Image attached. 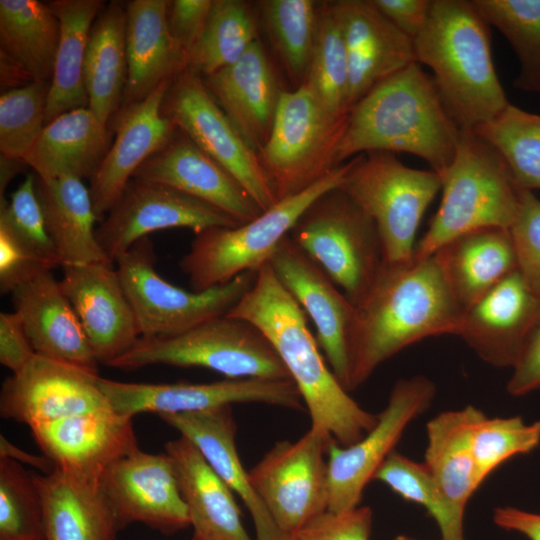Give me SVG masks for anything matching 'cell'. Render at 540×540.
I'll return each instance as SVG.
<instances>
[{
	"label": "cell",
	"mask_w": 540,
	"mask_h": 540,
	"mask_svg": "<svg viewBox=\"0 0 540 540\" xmlns=\"http://www.w3.org/2000/svg\"><path fill=\"white\" fill-rule=\"evenodd\" d=\"M182 499L193 540H252L246 531L234 493L200 451L180 436L165 445Z\"/></svg>",
	"instance_id": "f546056e"
},
{
	"label": "cell",
	"mask_w": 540,
	"mask_h": 540,
	"mask_svg": "<svg viewBox=\"0 0 540 540\" xmlns=\"http://www.w3.org/2000/svg\"><path fill=\"white\" fill-rule=\"evenodd\" d=\"M25 166H27V164L24 161L4 156L0 157V198L3 197V192L8 183L23 170Z\"/></svg>",
	"instance_id": "91938a15"
},
{
	"label": "cell",
	"mask_w": 540,
	"mask_h": 540,
	"mask_svg": "<svg viewBox=\"0 0 540 540\" xmlns=\"http://www.w3.org/2000/svg\"><path fill=\"white\" fill-rule=\"evenodd\" d=\"M472 130L501 155L518 188L540 189V115L509 103Z\"/></svg>",
	"instance_id": "ab89813d"
},
{
	"label": "cell",
	"mask_w": 540,
	"mask_h": 540,
	"mask_svg": "<svg viewBox=\"0 0 540 540\" xmlns=\"http://www.w3.org/2000/svg\"><path fill=\"white\" fill-rule=\"evenodd\" d=\"M11 294L36 354L98 374L99 362L52 271L37 275Z\"/></svg>",
	"instance_id": "484cf974"
},
{
	"label": "cell",
	"mask_w": 540,
	"mask_h": 540,
	"mask_svg": "<svg viewBox=\"0 0 540 540\" xmlns=\"http://www.w3.org/2000/svg\"><path fill=\"white\" fill-rule=\"evenodd\" d=\"M47 271L52 270L24 249L7 230L0 228L2 294L12 293L20 285Z\"/></svg>",
	"instance_id": "816d5d0a"
},
{
	"label": "cell",
	"mask_w": 540,
	"mask_h": 540,
	"mask_svg": "<svg viewBox=\"0 0 540 540\" xmlns=\"http://www.w3.org/2000/svg\"><path fill=\"white\" fill-rule=\"evenodd\" d=\"M226 315L249 321L268 338L302 397L311 427L347 447L376 424L377 414L362 408L325 364L304 310L268 263L256 272L251 289Z\"/></svg>",
	"instance_id": "7a4b0ae2"
},
{
	"label": "cell",
	"mask_w": 540,
	"mask_h": 540,
	"mask_svg": "<svg viewBox=\"0 0 540 540\" xmlns=\"http://www.w3.org/2000/svg\"><path fill=\"white\" fill-rule=\"evenodd\" d=\"M114 263L141 337L174 335L226 315L251 289L256 278V272L247 271L205 291H186L158 274L155 249L149 237L137 241Z\"/></svg>",
	"instance_id": "8fae6325"
},
{
	"label": "cell",
	"mask_w": 540,
	"mask_h": 540,
	"mask_svg": "<svg viewBox=\"0 0 540 540\" xmlns=\"http://www.w3.org/2000/svg\"><path fill=\"white\" fill-rule=\"evenodd\" d=\"M191 540H193V539H191Z\"/></svg>",
	"instance_id": "6125c7cd"
},
{
	"label": "cell",
	"mask_w": 540,
	"mask_h": 540,
	"mask_svg": "<svg viewBox=\"0 0 540 540\" xmlns=\"http://www.w3.org/2000/svg\"><path fill=\"white\" fill-rule=\"evenodd\" d=\"M460 128L432 76L412 63L372 88L349 111L336 165L372 151L406 152L442 173L452 162Z\"/></svg>",
	"instance_id": "3957f363"
},
{
	"label": "cell",
	"mask_w": 540,
	"mask_h": 540,
	"mask_svg": "<svg viewBox=\"0 0 540 540\" xmlns=\"http://www.w3.org/2000/svg\"><path fill=\"white\" fill-rule=\"evenodd\" d=\"M331 5L347 54L351 109L380 82L417 63L414 42L371 0H341Z\"/></svg>",
	"instance_id": "cb8c5ba5"
},
{
	"label": "cell",
	"mask_w": 540,
	"mask_h": 540,
	"mask_svg": "<svg viewBox=\"0 0 540 540\" xmlns=\"http://www.w3.org/2000/svg\"><path fill=\"white\" fill-rule=\"evenodd\" d=\"M355 307L348 392L404 348L431 336L457 335L464 313L435 253L414 255L408 262L384 261Z\"/></svg>",
	"instance_id": "6da1fadb"
},
{
	"label": "cell",
	"mask_w": 540,
	"mask_h": 540,
	"mask_svg": "<svg viewBox=\"0 0 540 540\" xmlns=\"http://www.w3.org/2000/svg\"><path fill=\"white\" fill-rule=\"evenodd\" d=\"M43 506L45 540H117L114 515L98 486L54 470L35 475Z\"/></svg>",
	"instance_id": "836d02e7"
},
{
	"label": "cell",
	"mask_w": 540,
	"mask_h": 540,
	"mask_svg": "<svg viewBox=\"0 0 540 540\" xmlns=\"http://www.w3.org/2000/svg\"><path fill=\"white\" fill-rule=\"evenodd\" d=\"M438 175L441 203L415 247V256L432 255L469 231L511 227L522 190L501 155L473 130H460L454 158Z\"/></svg>",
	"instance_id": "5b68a950"
},
{
	"label": "cell",
	"mask_w": 540,
	"mask_h": 540,
	"mask_svg": "<svg viewBox=\"0 0 540 540\" xmlns=\"http://www.w3.org/2000/svg\"><path fill=\"white\" fill-rule=\"evenodd\" d=\"M540 322V297L518 270L465 309L457 333L486 363L513 367Z\"/></svg>",
	"instance_id": "7402d4cb"
},
{
	"label": "cell",
	"mask_w": 540,
	"mask_h": 540,
	"mask_svg": "<svg viewBox=\"0 0 540 540\" xmlns=\"http://www.w3.org/2000/svg\"><path fill=\"white\" fill-rule=\"evenodd\" d=\"M50 85L34 81L1 93V156L25 160L45 127Z\"/></svg>",
	"instance_id": "f6af8a7d"
},
{
	"label": "cell",
	"mask_w": 540,
	"mask_h": 540,
	"mask_svg": "<svg viewBox=\"0 0 540 540\" xmlns=\"http://www.w3.org/2000/svg\"><path fill=\"white\" fill-rule=\"evenodd\" d=\"M36 191L62 267L114 264L97 240L95 222L98 217L82 179L61 176L45 180L36 176Z\"/></svg>",
	"instance_id": "1f68e13d"
},
{
	"label": "cell",
	"mask_w": 540,
	"mask_h": 540,
	"mask_svg": "<svg viewBox=\"0 0 540 540\" xmlns=\"http://www.w3.org/2000/svg\"><path fill=\"white\" fill-rule=\"evenodd\" d=\"M93 374L39 354L2 384L0 414L30 428L111 408Z\"/></svg>",
	"instance_id": "d6986e66"
},
{
	"label": "cell",
	"mask_w": 540,
	"mask_h": 540,
	"mask_svg": "<svg viewBox=\"0 0 540 540\" xmlns=\"http://www.w3.org/2000/svg\"><path fill=\"white\" fill-rule=\"evenodd\" d=\"M373 480L385 484L404 500L425 508L436 522L441 540H465V510L446 496L423 462L395 450L379 467Z\"/></svg>",
	"instance_id": "b9f144b4"
},
{
	"label": "cell",
	"mask_w": 540,
	"mask_h": 540,
	"mask_svg": "<svg viewBox=\"0 0 540 540\" xmlns=\"http://www.w3.org/2000/svg\"><path fill=\"white\" fill-rule=\"evenodd\" d=\"M203 80L230 122L258 154L269 138L282 92L262 44L255 41L235 63Z\"/></svg>",
	"instance_id": "4316f807"
},
{
	"label": "cell",
	"mask_w": 540,
	"mask_h": 540,
	"mask_svg": "<svg viewBox=\"0 0 540 540\" xmlns=\"http://www.w3.org/2000/svg\"><path fill=\"white\" fill-rule=\"evenodd\" d=\"M540 444V421L527 423L520 416L485 414L477 421L472 439L473 457L480 485L504 462L528 454Z\"/></svg>",
	"instance_id": "7dc6e473"
},
{
	"label": "cell",
	"mask_w": 540,
	"mask_h": 540,
	"mask_svg": "<svg viewBox=\"0 0 540 540\" xmlns=\"http://www.w3.org/2000/svg\"><path fill=\"white\" fill-rule=\"evenodd\" d=\"M302 84L332 116L342 118L349 114L347 54L331 3L320 6L314 46Z\"/></svg>",
	"instance_id": "60d3db41"
},
{
	"label": "cell",
	"mask_w": 540,
	"mask_h": 540,
	"mask_svg": "<svg viewBox=\"0 0 540 540\" xmlns=\"http://www.w3.org/2000/svg\"><path fill=\"white\" fill-rule=\"evenodd\" d=\"M163 114L225 168L264 212L279 200L251 149L211 96L201 75L187 68L169 86Z\"/></svg>",
	"instance_id": "4fadbf2b"
},
{
	"label": "cell",
	"mask_w": 540,
	"mask_h": 540,
	"mask_svg": "<svg viewBox=\"0 0 540 540\" xmlns=\"http://www.w3.org/2000/svg\"><path fill=\"white\" fill-rule=\"evenodd\" d=\"M43 455L54 470L98 486L103 473L139 447L132 417L101 409L30 428Z\"/></svg>",
	"instance_id": "ffe728a7"
},
{
	"label": "cell",
	"mask_w": 540,
	"mask_h": 540,
	"mask_svg": "<svg viewBox=\"0 0 540 540\" xmlns=\"http://www.w3.org/2000/svg\"><path fill=\"white\" fill-rule=\"evenodd\" d=\"M434 253L464 311L517 270L513 240L506 228L486 227L466 232Z\"/></svg>",
	"instance_id": "d6a6232c"
},
{
	"label": "cell",
	"mask_w": 540,
	"mask_h": 540,
	"mask_svg": "<svg viewBox=\"0 0 540 540\" xmlns=\"http://www.w3.org/2000/svg\"><path fill=\"white\" fill-rule=\"evenodd\" d=\"M394 540H417V539L407 536V535H398L394 538Z\"/></svg>",
	"instance_id": "94428289"
},
{
	"label": "cell",
	"mask_w": 540,
	"mask_h": 540,
	"mask_svg": "<svg viewBox=\"0 0 540 540\" xmlns=\"http://www.w3.org/2000/svg\"><path fill=\"white\" fill-rule=\"evenodd\" d=\"M436 394L435 384L417 375L398 380L376 424L356 443L328 447V511L343 512L359 506L367 484L395 451L407 426L424 413Z\"/></svg>",
	"instance_id": "5bb4252c"
},
{
	"label": "cell",
	"mask_w": 540,
	"mask_h": 540,
	"mask_svg": "<svg viewBox=\"0 0 540 540\" xmlns=\"http://www.w3.org/2000/svg\"><path fill=\"white\" fill-rule=\"evenodd\" d=\"M332 436L310 427L298 440L278 441L250 470L251 483L278 528L291 537L327 511Z\"/></svg>",
	"instance_id": "7c38bea8"
},
{
	"label": "cell",
	"mask_w": 540,
	"mask_h": 540,
	"mask_svg": "<svg viewBox=\"0 0 540 540\" xmlns=\"http://www.w3.org/2000/svg\"><path fill=\"white\" fill-rule=\"evenodd\" d=\"M350 163L336 167L302 192L279 200L251 221L195 233L189 251L179 262L193 291L226 284L247 271L257 272L268 263L305 210L342 184Z\"/></svg>",
	"instance_id": "8992f818"
},
{
	"label": "cell",
	"mask_w": 540,
	"mask_h": 540,
	"mask_svg": "<svg viewBox=\"0 0 540 540\" xmlns=\"http://www.w3.org/2000/svg\"><path fill=\"white\" fill-rule=\"evenodd\" d=\"M60 22V40L51 80L45 124L59 115L89 105L84 62L93 23L105 5L101 0L46 2Z\"/></svg>",
	"instance_id": "8d00e7d4"
},
{
	"label": "cell",
	"mask_w": 540,
	"mask_h": 540,
	"mask_svg": "<svg viewBox=\"0 0 540 540\" xmlns=\"http://www.w3.org/2000/svg\"><path fill=\"white\" fill-rule=\"evenodd\" d=\"M260 9L289 77L301 85L310 63L320 7L313 0H265L260 2Z\"/></svg>",
	"instance_id": "ee69618b"
},
{
	"label": "cell",
	"mask_w": 540,
	"mask_h": 540,
	"mask_svg": "<svg viewBox=\"0 0 540 540\" xmlns=\"http://www.w3.org/2000/svg\"><path fill=\"white\" fill-rule=\"evenodd\" d=\"M517 257V270L540 297V199L522 190L520 205L509 228Z\"/></svg>",
	"instance_id": "681fc988"
},
{
	"label": "cell",
	"mask_w": 540,
	"mask_h": 540,
	"mask_svg": "<svg viewBox=\"0 0 540 540\" xmlns=\"http://www.w3.org/2000/svg\"><path fill=\"white\" fill-rule=\"evenodd\" d=\"M110 145L108 125L88 107L78 108L45 124L24 162L41 179H91Z\"/></svg>",
	"instance_id": "4dcf8cb0"
},
{
	"label": "cell",
	"mask_w": 540,
	"mask_h": 540,
	"mask_svg": "<svg viewBox=\"0 0 540 540\" xmlns=\"http://www.w3.org/2000/svg\"><path fill=\"white\" fill-rule=\"evenodd\" d=\"M127 71L126 9L111 1L93 23L84 62L88 108L105 125L120 110Z\"/></svg>",
	"instance_id": "e575fe53"
},
{
	"label": "cell",
	"mask_w": 540,
	"mask_h": 540,
	"mask_svg": "<svg viewBox=\"0 0 540 540\" xmlns=\"http://www.w3.org/2000/svg\"><path fill=\"white\" fill-rule=\"evenodd\" d=\"M268 264L283 287L311 317L317 342L330 369L348 391L349 344L356 307L289 235L279 243Z\"/></svg>",
	"instance_id": "ac0fdd59"
},
{
	"label": "cell",
	"mask_w": 540,
	"mask_h": 540,
	"mask_svg": "<svg viewBox=\"0 0 540 540\" xmlns=\"http://www.w3.org/2000/svg\"><path fill=\"white\" fill-rule=\"evenodd\" d=\"M60 287L71 303L99 364L108 365L141 337L116 267L108 263L63 266Z\"/></svg>",
	"instance_id": "44dd1931"
},
{
	"label": "cell",
	"mask_w": 540,
	"mask_h": 540,
	"mask_svg": "<svg viewBox=\"0 0 540 540\" xmlns=\"http://www.w3.org/2000/svg\"><path fill=\"white\" fill-rule=\"evenodd\" d=\"M357 306L384 263L371 217L339 187L316 199L289 233Z\"/></svg>",
	"instance_id": "9c48e42d"
},
{
	"label": "cell",
	"mask_w": 540,
	"mask_h": 540,
	"mask_svg": "<svg viewBox=\"0 0 540 540\" xmlns=\"http://www.w3.org/2000/svg\"><path fill=\"white\" fill-rule=\"evenodd\" d=\"M373 512L367 506H358L343 512L325 511L315 517L290 540H369Z\"/></svg>",
	"instance_id": "f907efd6"
},
{
	"label": "cell",
	"mask_w": 540,
	"mask_h": 540,
	"mask_svg": "<svg viewBox=\"0 0 540 540\" xmlns=\"http://www.w3.org/2000/svg\"><path fill=\"white\" fill-rule=\"evenodd\" d=\"M350 162L339 188L374 221L384 261H410L421 218L441 190L439 175L408 167L385 151L360 154Z\"/></svg>",
	"instance_id": "ba28073f"
},
{
	"label": "cell",
	"mask_w": 540,
	"mask_h": 540,
	"mask_svg": "<svg viewBox=\"0 0 540 540\" xmlns=\"http://www.w3.org/2000/svg\"><path fill=\"white\" fill-rule=\"evenodd\" d=\"M172 81L162 83L144 100L120 110L114 117L116 137L91 177L89 188L98 219L117 203L138 168L177 131L162 112Z\"/></svg>",
	"instance_id": "603a6c76"
},
{
	"label": "cell",
	"mask_w": 540,
	"mask_h": 540,
	"mask_svg": "<svg viewBox=\"0 0 540 540\" xmlns=\"http://www.w3.org/2000/svg\"><path fill=\"white\" fill-rule=\"evenodd\" d=\"M488 23L509 41L520 61L513 85L540 93V0H472Z\"/></svg>",
	"instance_id": "7bdbcfd3"
},
{
	"label": "cell",
	"mask_w": 540,
	"mask_h": 540,
	"mask_svg": "<svg viewBox=\"0 0 540 540\" xmlns=\"http://www.w3.org/2000/svg\"><path fill=\"white\" fill-rule=\"evenodd\" d=\"M348 115L329 114L304 84L281 92L269 138L258 153L278 200L302 192L336 165Z\"/></svg>",
	"instance_id": "30bf717a"
},
{
	"label": "cell",
	"mask_w": 540,
	"mask_h": 540,
	"mask_svg": "<svg viewBox=\"0 0 540 540\" xmlns=\"http://www.w3.org/2000/svg\"><path fill=\"white\" fill-rule=\"evenodd\" d=\"M36 352L26 334L19 315L0 313V362L17 373L34 357Z\"/></svg>",
	"instance_id": "db71d44e"
},
{
	"label": "cell",
	"mask_w": 540,
	"mask_h": 540,
	"mask_svg": "<svg viewBox=\"0 0 540 540\" xmlns=\"http://www.w3.org/2000/svg\"><path fill=\"white\" fill-rule=\"evenodd\" d=\"M60 22L46 2L0 0V55L35 82H51Z\"/></svg>",
	"instance_id": "74e56055"
},
{
	"label": "cell",
	"mask_w": 540,
	"mask_h": 540,
	"mask_svg": "<svg viewBox=\"0 0 540 540\" xmlns=\"http://www.w3.org/2000/svg\"><path fill=\"white\" fill-rule=\"evenodd\" d=\"M398 29L414 40L424 28L431 0H371Z\"/></svg>",
	"instance_id": "9f6ffc18"
},
{
	"label": "cell",
	"mask_w": 540,
	"mask_h": 540,
	"mask_svg": "<svg viewBox=\"0 0 540 540\" xmlns=\"http://www.w3.org/2000/svg\"><path fill=\"white\" fill-rule=\"evenodd\" d=\"M98 489L120 530L132 523L170 535L190 526L174 469L167 453L139 448L113 463Z\"/></svg>",
	"instance_id": "e0dca14e"
},
{
	"label": "cell",
	"mask_w": 540,
	"mask_h": 540,
	"mask_svg": "<svg viewBox=\"0 0 540 540\" xmlns=\"http://www.w3.org/2000/svg\"><path fill=\"white\" fill-rule=\"evenodd\" d=\"M219 209L163 184L132 178L121 197L96 228L97 240L114 262L152 232L190 228L235 227Z\"/></svg>",
	"instance_id": "2e32d148"
},
{
	"label": "cell",
	"mask_w": 540,
	"mask_h": 540,
	"mask_svg": "<svg viewBox=\"0 0 540 540\" xmlns=\"http://www.w3.org/2000/svg\"><path fill=\"white\" fill-rule=\"evenodd\" d=\"M490 36L472 1L431 0L426 24L413 40L417 63L433 71L442 103L460 129H474L509 104Z\"/></svg>",
	"instance_id": "277c9868"
},
{
	"label": "cell",
	"mask_w": 540,
	"mask_h": 540,
	"mask_svg": "<svg viewBox=\"0 0 540 540\" xmlns=\"http://www.w3.org/2000/svg\"><path fill=\"white\" fill-rule=\"evenodd\" d=\"M133 178L176 189L219 209L239 224L263 212L225 168L178 129Z\"/></svg>",
	"instance_id": "d4e9b609"
},
{
	"label": "cell",
	"mask_w": 540,
	"mask_h": 540,
	"mask_svg": "<svg viewBox=\"0 0 540 540\" xmlns=\"http://www.w3.org/2000/svg\"><path fill=\"white\" fill-rule=\"evenodd\" d=\"M213 0L168 1L167 23L170 33L187 56L199 40Z\"/></svg>",
	"instance_id": "f5cc1de1"
},
{
	"label": "cell",
	"mask_w": 540,
	"mask_h": 540,
	"mask_svg": "<svg viewBox=\"0 0 540 540\" xmlns=\"http://www.w3.org/2000/svg\"><path fill=\"white\" fill-rule=\"evenodd\" d=\"M493 520L500 528L520 533L529 540H540V514L524 511L515 507H498L494 510Z\"/></svg>",
	"instance_id": "6f0895ef"
},
{
	"label": "cell",
	"mask_w": 540,
	"mask_h": 540,
	"mask_svg": "<svg viewBox=\"0 0 540 540\" xmlns=\"http://www.w3.org/2000/svg\"><path fill=\"white\" fill-rule=\"evenodd\" d=\"M158 416L188 439L242 500L252 517L256 540H290L274 522L242 465L235 443L237 427L231 406Z\"/></svg>",
	"instance_id": "83f0119b"
},
{
	"label": "cell",
	"mask_w": 540,
	"mask_h": 540,
	"mask_svg": "<svg viewBox=\"0 0 540 540\" xmlns=\"http://www.w3.org/2000/svg\"><path fill=\"white\" fill-rule=\"evenodd\" d=\"M160 364L208 368L231 379H291L263 332L249 321L227 315L174 335L140 337L107 366L133 370Z\"/></svg>",
	"instance_id": "52a82bcc"
},
{
	"label": "cell",
	"mask_w": 540,
	"mask_h": 540,
	"mask_svg": "<svg viewBox=\"0 0 540 540\" xmlns=\"http://www.w3.org/2000/svg\"><path fill=\"white\" fill-rule=\"evenodd\" d=\"M0 540H45L34 474L10 459H0Z\"/></svg>",
	"instance_id": "bcb514c9"
},
{
	"label": "cell",
	"mask_w": 540,
	"mask_h": 540,
	"mask_svg": "<svg viewBox=\"0 0 540 540\" xmlns=\"http://www.w3.org/2000/svg\"><path fill=\"white\" fill-rule=\"evenodd\" d=\"M484 413L472 406L441 412L426 426L424 464L446 496L465 510L480 487L473 457V431Z\"/></svg>",
	"instance_id": "d590c367"
},
{
	"label": "cell",
	"mask_w": 540,
	"mask_h": 540,
	"mask_svg": "<svg viewBox=\"0 0 540 540\" xmlns=\"http://www.w3.org/2000/svg\"><path fill=\"white\" fill-rule=\"evenodd\" d=\"M97 383L111 408L132 417L198 412L235 403H265L304 409L302 397L291 379L240 378L210 383H127L98 376Z\"/></svg>",
	"instance_id": "9a60e30c"
},
{
	"label": "cell",
	"mask_w": 540,
	"mask_h": 540,
	"mask_svg": "<svg viewBox=\"0 0 540 540\" xmlns=\"http://www.w3.org/2000/svg\"><path fill=\"white\" fill-rule=\"evenodd\" d=\"M167 8V0H133L125 5L128 71L120 110L144 100L188 68L186 52L170 33Z\"/></svg>",
	"instance_id": "f1b7e54d"
},
{
	"label": "cell",
	"mask_w": 540,
	"mask_h": 540,
	"mask_svg": "<svg viewBox=\"0 0 540 540\" xmlns=\"http://www.w3.org/2000/svg\"><path fill=\"white\" fill-rule=\"evenodd\" d=\"M0 459H10L19 464H27L37 470L49 474L54 471L53 462L45 455H34L24 451L0 435Z\"/></svg>",
	"instance_id": "680465c9"
},
{
	"label": "cell",
	"mask_w": 540,
	"mask_h": 540,
	"mask_svg": "<svg viewBox=\"0 0 540 540\" xmlns=\"http://www.w3.org/2000/svg\"><path fill=\"white\" fill-rule=\"evenodd\" d=\"M251 7L240 0H213L205 28L190 53L188 68L203 78L235 63L258 40Z\"/></svg>",
	"instance_id": "f35d334b"
},
{
	"label": "cell",
	"mask_w": 540,
	"mask_h": 540,
	"mask_svg": "<svg viewBox=\"0 0 540 540\" xmlns=\"http://www.w3.org/2000/svg\"><path fill=\"white\" fill-rule=\"evenodd\" d=\"M0 228L51 270L61 266L37 195L36 175L28 174L9 201L0 198Z\"/></svg>",
	"instance_id": "c3c4849f"
},
{
	"label": "cell",
	"mask_w": 540,
	"mask_h": 540,
	"mask_svg": "<svg viewBox=\"0 0 540 540\" xmlns=\"http://www.w3.org/2000/svg\"><path fill=\"white\" fill-rule=\"evenodd\" d=\"M512 369V376L507 383L510 395L522 396L540 389V322L528 338Z\"/></svg>",
	"instance_id": "11a10c76"
}]
</instances>
